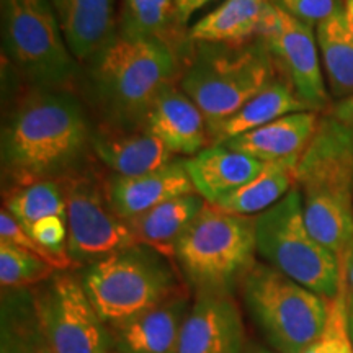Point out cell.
Segmentation results:
<instances>
[{"instance_id":"cell-37","label":"cell","mask_w":353,"mask_h":353,"mask_svg":"<svg viewBox=\"0 0 353 353\" xmlns=\"http://www.w3.org/2000/svg\"><path fill=\"white\" fill-rule=\"evenodd\" d=\"M345 278H347V286H348V293L353 294V250L350 254V259H348L347 263V272H345Z\"/></svg>"},{"instance_id":"cell-3","label":"cell","mask_w":353,"mask_h":353,"mask_svg":"<svg viewBox=\"0 0 353 353\" xmlns=\"http://www.w3.org/2000/svg\"><path fill=\"white\" fill-rule=\"evenodd\" d=\"M296 187L312 237L334 254L347 283L353 250V134L322 113L319 126L298 162Z\"/></svg>"},{"instance_id":"cell-25","label":"cell","mask_w":353,"mask_h":353,"mask_svg":"<svg viewBox=\"0 0 353 353\" xmlns=\"http://www.w3.org/2000/svg\"><path fill=\"white\" fill-rule=\"evenodd\" d=\"M301 157L265 162L263 170L236 192L221 198L216 206L223 211L241 216L260 214L272 208L296 185L298 162Z\"/></svg>"},{"instance_id":"cell-24","label":"cell","mask_w":353,"mask_h":353,"mask_svg":"<svg viewBox=\"0 0 353 353\" xmlns=\"http://www.w3.org/2000/svg\"><path fill=\"white\" fill-rule=\"evenodd\" d=\"M270 6V0H224L213 12L190 26V39L232 46L254 41Z\"/></svg>"},{"instance_id":"cell-17","label":"cell","mask_w":353,"mask_h":353,"mask_svg":"<svg viewBox=\"0 0 353 353\" xmlns=\"http://www.w3.org/2000/svg\"><path fill=\"white\" fill-rule=\"evenodd\" d=\"M92 149L105 170L121 176L149 174L175 161V154L151 132L100 125L97 121Z\"/></svg>"},{"instance_id":"cell-28","label":"cell","mask_w":353,"mask_h":353,"mask_svg":"<svg viewBox=\"0 0 353 353\" xmlns=\"http://www.w3.org/2000/svg\"><path fill=\"white\" fill-rule=\"evenodd\" d=\"M3 208L25 229L48 216L68 219L64 180H43L3 193Z\"/></svg>"},{"instance_id":"cell-38","label":"cell","mask_w":353,"mask_h":353,"mask_svg":"<svg viewBox=\"0 0 353 353\" xmlns=\"http://www.w3.org/2000/svg\"><path fill=\"white\" fill-rule=\"evenodd\" d=\"M347 311H348V327H350V335H352V342H353V294L352 293H348Z\"/></svg>"},{"instance_id":"cell-12","label":"cell","mask_w":353,"mask_h":353,"mask_svg":"<svg viewBox=\"0 0 353 353\" xmlns=\"http://www.w3.org/2000/svg\"><path fill=\"white\" fill-rule=\"evenodd\" d=\"M257 38L267 46L278 72L312 112L325 113L334 103L321 70L316 28L272 3Z\"/></svg>"},{"instance_id":"cell-29","label":"cell","mask_w":353,"mask_h":353,"mask_svg":"<svg viewBox=\"0 0 353 353\" xmlns=\"http://www.w3.org/2000/svg\"><path fill=\"white\" fill-rule=\"evenodd\" d=\"M56 270L37 255L20 247L0 242V285L2 290L34 288L54 275Z\"/></svg>"},{"instance_id":"cell-42","label":"cell","mask_w":353,"mask_h":353,"mask_svg":"<svg viewBox=\"0 0 353 353\" xmlns=\"http://www.w3.org/2000/svg\"><path fill=\"white\" fill-rule=\"evenodd\" d=\"M343 2H345V0H343Z\"/></svg>"},{"instance_id":"cell-8","label":"cell","mask_w":353,"mask_h":353,"mask_svg":"<svg viewBox=\"0 0 353 353\" xmlns=\"http://www.w3.org/2000/svg\"><path fill=\"white\" fill-rule=\"evenodd\" d=\"M255 242L265 263L329 301L348 288L337 259L309 232L296 185L255 216Z\"/></svg>"},{"instance_id":"cell-40","label":"cell","mask_w":353,"mask_h":353,"mask_svg":"<svg viewBox=\"0 0 353 353\" xmlns=\"http://www.w3.org/2000/svg\"><path fill=\"white\" fill-rule=\"evenodd\" d=\"M112 353H118V352H112Z\"/></svg>"},{"instance_id":"cell-30","label":"cell","mask_w":353,"mask_h":353,"mask_svg":"<svg viewBox=\"0 0 353 353\" xmlns=\"http://www.w3.org/2000/svg\"><path fill=\"white\" fill-rule=\"evenodd\" d=\"M347 299L348 288H342L337 296L330 299L329 317L324 330L303 353H353Z\"/></svg>"},{"instance_id":"cell-33","label":"cell","mask_w":353,"mask_h":353,"mask_svg":"<svg viewBox=\"0 0 353 353\" xmlns=\"http://www.w3.org/2000/svg\"><path fill=\"white\" fill-rule=\"evenodd\" d=\"M26 231L44 249L59 255V257L70 259L68 254V219L65 218H61V216H48V218L37 221Z\"/></svg>"},{"instance_id":"cell-21","label":"cell","mask_w":353,"mask_h":353,"mask_svg":"<svg viewBox=\"0 0 353 353\" xmlns=\"http://www.w3.org/2000/svg\"><path fill=\"white\" fill-rule=\"evenodd\" d=\"M188 30L179 20L174 0H123L118 32L159 39L170 48L180 65L193 43Z\"/></svg>"},{"instance_id":"cell-31","label":"cell","mask_w":353,"mask_h":353,"mask_svg":"<svg viewBox=\"0 0 353 353\" xmlns=\"http://www.w3.org/2000/svg\"><path fill=\"white\" fill-rule=\"evenodd\" d=\"M0 242H7V244L28 250V252L37 255V257L44 260L46 263H50L56 272L76 270V265H74L72 260L59 257V255L44 249L6 208L0 211Z\"/></svg>"},{"instance_id":"cell-1","label":"cell","mask_w":353,"mask_h":353,"mask_svg":"<svg viewBox=\"0 0 353 353\" xmlns=\"http://www.w3.org/2000/svg\"><path fill=\"white\" fill-rule=\"evenodd\" d=\"M95 120L72 88L26 85L2 125V192L65 180L97 161Z\"/></svg>"},{"instance_id":"cell-27","label":"cell","mask_w":353,"mask_h":353,"mask_svg":"<svg viewBox=\"0 0 353 353\" xmlns=\"http://www.w3.org/2000/svg\"><path fill=\"white\" fill-rule=\"evenodd\" d=\"M316 37L330 97L334 101L353 97V33L343 12L317 25Z\"/></svg>"},{"instance_id":"cell-32","label":"cell","mask_w":353,"mask_h":353,"mask_svg":"<svg viewBox=\"0 0 353 353\" xmlns=\"http://www.w3.org/2000/svg\"><path fill=\"white\" fill-rule=\"evenodd\" d=\"M273 6L312 28L343 12V0H270Z\"/></svg>"},{"instance_id":"cell-20","label":"cell","mask_w":353,"mask_h":353,"mask_svg":"<svg viewBox=\"0 0 353 353\" xmlns=\"http://www.w3.org/2000/svg\"><path fill=\"white\" fill-rule=\"evenodd\" d=\"M319 112L291 113L229 139L224 145L262 162L301 157L321 121Z\"/></svg>"},{"instance_id":"cell-36","label":"cell","mask_w":353,"mask_h":353,"mask_svg":"<svg viewBox=\"0 0 353 353\" xmlns=\"http://www.w3.org/2000/svg\"><path fill=\"white\" fill-rule=\"evenodd\" d=\"M343 17H345L348 30L353 33V0H345L343 2Z\"/></svg>"},{"instance_id":"cell-13","label":"cell","mask_w":353,"mask_h":353,"mask_svg":"<svg viewBox=\"0 0 353 353\" xmlns=\"http://www.w3.org/2000/svg\"><path fill=\"white\" fill-rule=\"evenodd\" d=\"M244 352L245 325L232 294H196L185 317L179 353Z\"/></svg>"},{"instance_id":"cell-5","label":"cell","mask_w":353,"mask_h":353,"mask_svg":"<svg viewBox=\"0 0 353 353\" xmlns=\"http://www.w3.org/2000/svg\"><path fill=\"white\" fill-rule=\"evenodd\" d=\"M79 276L108 327L192 291L174 260L144 244L87 265Z\"/></svg>"},{"instance_id":"cell-4","label":"cell","mask_w":353,"mask_h":353,"mask_svg":"<svg viewBox=\"0 0 353 353\" xmlns=\"http://www.w3.org/2000/svg\"><path fill=\"white\" fill-rule=\"evenodd\" d=\"M278 74L259 38L239 46L193 41L180 65L179 85L201 110L211 134Z\"/></svg>"},{"instance_id":"cell-26","label":"cell","mask_w":353,"mask_h":353,"mask_svg":"<svg viewBox=\"0 0 353 353\" xmlns=\"http://www.w3.org/2000/svg\"><path fill=\"white\" fill-rule=\"evenodd\" d=\"M2 353H51L30 288L2 290Z\"/></svg>"},{"instance_id":"cell-6","label":"cell","mask_w":353,"mask_h":353,"mask_svg":"<svg viewBox=\"0 0 353 353\" xmlns=\"http://www.w3.org/2000/svg\"><path fill=\"white\" fill-rule=\"evenodd\" d=\"M255 218L206 203L175 244L174 260L195 294H232L254 267Z\"/></svg>"},{"instance_id":"cell-19","label":"cell","mask_w":353,"mask_h":353,"mask_svg":"<svg viewBox=\"0 0 353 353\" xmlns=\"http://www.w3.org/2000/svg\"><path fill=\"white\" fill-rule=\"evenodd\" d=\"M183 164L195 192L211 205L250 182L265 167V162L224 144L210 145L196 156L183 159Z\"/></svg>"},{"instance_id":"cell-22","label":"cell","mask_w":353,"mask_h":353,"mask_svg":"<svg viewBox=\"0 0 353 353\" xmlns=\"http://www.w3.org/2000/svg\"><path fill=\"white\" fill-rule=\"evenodd\" d=\"M301 112H312V110L299 99L291 83L281 74H278L263 90L247 101L239 112L234 113L229 120L221 123L211 132V145L224 144L236 136L257 130L278 118Z\"/></svg>"},{"instance_id":"cell-7","label":"cell","mask_w":353,"mask_h":353,"mask_svg":"<svg viewBox=\"0 0 353 353\" xmlns=\"http://www.w3.org/2000/svg\"><path fill=\"white\" fill-rule=\"evenodd\" d=\"M2 51L26 85L76 90L82 65L50 0H0Z\"/></svg>"},{"instance_id":"cell-34","label":"cell","mask_w":353,"mask_h":353,"mask_svg":"<svg viewBox=\"0 0 353 353\" xmlns=\"http://www.w3.org/2000/svg\"><path fill=\"white\" fill-rule=\"evenodd\" d=\"M325 114H329L334 120H337L343 126L348 128V130L353 131V97L334 101Z\"/></svg>"},{"instance_id":"cell-11","label":"cell","mask_w":353,"mask_h":353,"mask_svg":"<svg viewBox=\"0 0 353 353\" xmlns=\"http://www.w3.org/2000/svg\"><path fill=\"white\" fill-rule=\"evenodd\" d=\"M33 299L51 353H112L110 327L95 311L74 270L34 286Z\"/></svg>"},{"instance_id":"cell-16","label":"cell","mask_w":353,"mask_h":353,"mask_svg":"<svg viewBox=\"0 0 353 353\" xmlns=\"http://www.w3.org/2000/svg\"><path fill=\"white\" fill-rule=\"evenodd\" d=\"M105 187L113 210L125 221L136 218L164 201L196 193L185 169L183 159H175L162 169L144 175L121 176L107 172Z\"/></svg>"},{"instance_id":"cell-35","label":"cell","mask_w":353,"mask_h":353,"mask_svg":"<svg viewBox=\"0 0 353 353\" xmlns=\"http://www.w3.org/2000/svg\"><path fill=\"white\" fill-rule=\"evenodd\" d=\"M211 0H174L176 15H179V20L182 21L183 26L188 28V21L193 17V13L200 10L205 6H208Z\"/></svg>"},{"instance_id":"cell-23","label":"cell","mask_w":353,"mask_h":353,"mask_svg":"<svg viewBox=\"0 0 353 353\" xmlns=\"http://www.w3.org/2000/svg\"><path fill=\"white\" fill-rule=\"evenodd\" d=\"M206 203L208 201L198 193H190L161 203L152 210L130 219L128 224L138 244L152 247L154 250L174 260L176 241L205 208Z\"/></svg>"},{"instance_id":"cell-10","label":"cell","mask_w":353,"mask_h":353,"mask_svg":"<svg viewBox=\"0 0 353 353\" xmlns=\"http://www.w3.org/2000/svg\"><path fill=\"white\" fill-rule=\"evenodd\" d=\"M107 170L94 161L64 180L68 198V254L83 268L138 244L130 224L118 216L105 187Z\"/></svg>"},{"instance_id":"cell-39","label":"cell","mask_w":353,"mask_h":353,"mask_svg":"<svg viewBox=\"0 0 353 353\" xmlns=\"http://www.w3.org/2000/svg\"><path fill=\"white\" fill-rule=\"evenodd\" d=\"M244 353H278V352H273L270 348H265L260 345H250L249 348H245Z\"/></svg>"},{"instance_id":"cell-2","label":"cell","mask_w":353,"mask_h":353,"mask_svg":"<svg viewBox=\"0 0 353 353\" xmlns=\"http://www.w3.org/2000/svg\"><path fill=\"white\" fill-rule=\"evenodd\" d=\"M179 76L180 64L167 44L118 32L82 64L76 90L100 125L144 130L154 100Z\"/></svg>"},{"instance_id":"cell-41","label":"cell","mask_w":353,"mask_h":353,"mask_svg":"<svg viewBox=\"0 0 353 353\" xmlns=\"http://www.w3.org/2000/svg\"><path fill=\"white\" fill-rule=\"evenodd\" d=\"M352 134H353V131H352Z\"/></svg>"},{"instance_id":"cell-14","label":"cell","mask_w":353,"mask_h":353,"mask_svg":"<svg viewBox=\"0 0 353 353\" xmlns=\"http://www.w3.org/2000/svg\"><path fill=\"white\" fill-rule=\"evenodd\" d=\"M144 130L175 156L193 157L211 145L208 123L179 82L167 85L154 100Z\"/></svg>"},{"instance_id":"cell-18","label":"cell","mask_w":353,"mask_h":353,"mask_svg":"<svg viewBox=\"0 0 353 353\" xmlns=\"http://www.w3.org/2000/svg\"><path fill=\"white\" fill-rule=\"evenodd\" d=\"M68 48L85 64L118 33L117 0H50Z\"/></svg>"},{"instance_id":"cell-15","label":"cell","mask_w":353,"mask_h":353,"mask_svg":"<svg viewBox=\"0 0 353 353\" xmlns=\"http://www.w3.org/2000/svg\"><path fill=\"white\" fill-rule=\"evenodd\" d=\"M192 303V291H185L161 306L112 325L113 352L179 353L180 335Z\"/></svg>"},{"instance_id":"cell-9","label":"cell","mask_w":353,"mask_h":353,"mask_svg":"<svg viewBox=\"0 0 353 353\" xmlns=\"http://www.w3.org/2000/svg\"><path fill=\"white\" fill-rule=\"evenodd\" d=\"M241 286L247 311L275 352L303 353L324 330L329 299L270 265L255 262Z\"/></svg>"}]
</instances>
